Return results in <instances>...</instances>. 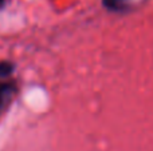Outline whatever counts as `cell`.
Here are the masks:
<instances>
[{
	"instance_id": "obj_1",
	"label": "cell",
	"mask_w": 153,
	"mask_h": 151,
	"mask_svg": "<svg viewBox=\"0 0 153 151\" xmlns=\"http://www.w3.org/2000/svg\"><path fill=\"white\" fill-rule=\"evenodd\" d=\"M126 3L128 0H103V4L109 10H122Z\"/></svg>"
},
{
	"instance_id": "obj_2",
	"label": "cell",
	"mask_w": 153,
	"mask_h": 151,
	"mask_svg": "<svg viewBox=\"0 0 153 151\" xmlns=\"http://www.w3.org/2000/svg\"><path fill=\"white\" fill-rule=\"evenodd\" d=\"M11 94V87L7 84H0V106L3 104V102L7 100V98Z\"/></svg>"
},
{
	"instance_id": "obj_3",
	"label": "cell",
	"mask_w": 153,
	"mask_h": 151,
	"mask_svg": "<svg viewBox=\"0 0 153 151\" xmlns=\"http://www.w3.org/2000/svg\"><path fill=\"white\" fill-rule=\"evenodd\" d=\"M12 70H13V66L11 63H7V62L0 63V76H8L12 72Z\"/></svg>"
},
{
	"instance_id": "obj_4",
	"label": "cell",
	"mask_w": 153,
	"mask_h": 151,
	"mask_svg": "<svg viewBox=\"0 0 153 151\" xmlns=\"http://www.w3.org/2000/svg\"><path fill=\"white\" fill-rule=\"evenodd\" d=\"M1 5H3V0H0V8H1Z\"/></svg>"
}]
</instances>
